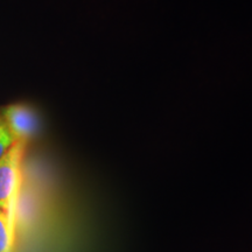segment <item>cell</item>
<instances>
[{
  "instance_id": "6da1fadb",
  "label": "cell",
  "mask_w": 252,
  "mask_h": 252,
  "mask_svg": "<svg viewBox=\"0 0 252 252\" xmlns=\"http://www.w3.org/2000/svg\"><path fill=\"white\" fill-rule=\"evenodd\" d=\"M24 149L25 143L17 141L0 158V210L8 213L11 216L18 189Z\"/></svg>"
},
{
  "instance_id": "3957f363",
  "label": "cell",
  "mask_w": 252,
  "mask_h": 252,
  "mask_svg": "<svg viewBox=\"0 0 252 252\" xmlns=\"http://www.w3.org/2000/svg\"><path fill=\"white\" fill-rule=\"evenodd\" d=\"M0 252H13L12 216L2 210H0Z\"/></svg>"
},
{
  "instance_id": "277c9868",
  "label": "cell",
  "mask_w": 252,
  "mask_h": 252,
  "mask_svg": "<svg viewBox=\"0 0 252 252\" xmlns=\"http://www.w3.org/2000/svg\"><path fill=\"white\" fill-rule=\"evenodd\" d=\"M17 143L14 138L12 137L11 132L8 131L7 126L5 125L4 121L0 118V158L7 152V151L13 146V144Z\"/></svg>"
},
{
  "instance_id": "7a4b0ae2",
  "label": "cell",
  "mask_w": 252,
  "mask_h": 252,
  "mask_svg": "<svg viewBox=\"0 0 252 252\" xmlns=\"http://www.w3.org/2000/svg\"><path fill=\"white\" fill-rule=\"evenodd\" d=\"M0 118L7 126L15 141L25 143L39 130V118L26 104L15 103L0 108Z\"/></svg>"
}]
</instances>
